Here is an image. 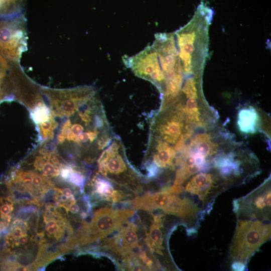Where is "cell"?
I'll use <instances>...</instances> for the list:
<instances>
[{"label": "cell", "instance_id": "obj_14", "mask_svg": "<svg viewBox=\"0 0 271 271\" xmlns=\"http://www.w3.org/2000/svg\"><path fill=\"white\" fill-rule=\"evenodd\" d=\"M24 0H0V16L22 12Z\"/></svg>", "mask_w": 271, "mask_h": 271}, {"label": "cell", "instance_id": "obj_17", "mask_svg": "<svg viewBox=\"0 0 271 271\" xmlns=\"http://www.w3.org/2000/svg\"><path fill=\"white\" fill-rule=\"evenodd\" d=\"M123 258L124 265L128 270H148L133 251Z\"/></svg>", "mask_w": 271, "mask_h": 271}, {"label": "cell", "instance_id": "obj_4", "mask_svg": "<svg viewBox=\"0 0 271 271\" xmlns=\"http://www.w3.org/2000/svg\"><path fill=\"white\" fill-rule=\"evenodd\" d=\"M26 20L23 12L0 16V54L18 63L27 47Z\"/></svg>", "mask_w": 271, "mask_h": 271}, {"label": "cell", "instance_id": "obj_3", "mask_svg": "<svg viewBox=\"0 0 271 271\" xmlns=\"http://www.w3.org/2000/svg\"><path fill=\"white\" fill-rule=\"evenodd\" d=\"M132 208L152 211L159 209L164 213L184 219L196 217L199 208L190 199L181 198L167 190L154 193H147L133 199Z\"/></svg>", "mask_w": 271, "mask_h": 271}, {"label": "cell", "instance_id": "obj_5", "mask_svg": "<svg viewBox=\"0 0 271 271\" xmlns=\"http://www.w3.org/2000/svg\"><path fill=\"white\" fill-rule=\"evenodd\" d=\"M123 61L138 77L151 82L163 94L166 86V78L162 71L157 54L151 46H147L138 54L124 56Z\"/></svg>", "mask_w": 271, "mask_h": 271}, {"label": "cell", "instance_id": "obj_1", "mask_svg": "<svg viewBox=\"0 0 271 271\" xmlns=\"http://www.w3.org/2000/svg\"><path fill=\"white\" fill-rule=\"evenodd\" d=\"M130 209L104 207L95 212L89 222L82 221L74 234L75 247L93 243L118 230L134 214Z\"/></svg>", "mask_w": 271, "mask_h": 271}, {"label": "cell", "instance_id": "obj_13", "mask_svg": "<svg viewBox=\"0 0 271 271\" xmlns=\"http://www.w3.org/2000/svg\"><path fill=\"white\" fill-rule=\"evenodd\" d=\"M9 71V63L0 56V103L14 99L13 95L10 93L11 83L8 77Z\"/></svg>", "mask_w": 271, "mask_h": 271}, {"label": "cell", "instance_id": "obj_9", "mask_svg": "<svg viewBox=\"0 0 271 271\" xmlns=\"http://www.w3.org/2000/svg\"><path fill=\"white\" fill-rule=\"evenodd\" d=\"M215 179L210 174L201 173L193 176L187 184L185 190L188 193L197 195L203 200L214 187Z\"/></svg>", "mask_w": 271, "mask_h": 271}, {"label": "cell", "instance_id": "obj_18", "mask_svg": "<svg viewBox=\"0 0 271 271\" xmlns=\"http://www.w3.org/2000/svg\"><path fill=\"white\" fill-rule=\"evenodd\" d=\"M182 92L187 98L198 97L197 81L195 78L188 79L182 88Z\"/></svg>", "mask_w": 271, "mask_h": 271}, {"label": "cell", "instance_id": "obj_6", "mask_svg": "<svg viewBox=\"0 0 271 271\" xmlns=\"http://www.w3.org/2000/svg\"><path fill=\"white\" fill-rule=\"evenodd\" d=\"M124 147L119 137L115 136L112 142L101 153L98 160V171L110 181L119 184L123 177H131L127 173V164L125 161Z\"/></svg>", "mask_w": 271, "mask_h": 271}, {"label": "cell", "instance_id": "obj_19", "mask_svg": "<svg viewBox=\"0 0 271 271\" xmlns=\"http://www.w3.org/2000/svg\"><path fill=\"white\" fill-rule=\"evenodd\" d=\"M68 181L71 185L79 188L80 192L82 193L85 181V177L84 176L82 172L77 168L74 167Z\"/></svg>", "mask_w": 271, "mask_h": 271}, {"label": "cell", "instance_id": "obj_7", "mask_svg": "<svg viewBox=\"0 0 271 271\" xmlns=\"http://www.w3.org/2000/svg\"><path fill=\"white\" fill-rule=\"evenodd\" d=\"M233 204V210L238 215H245L252 219H268L270 212V187L268 181L246 196L234 200Z\"/></svg>", "mask_w": 271, "mask_h": 271}, {"label": "cell", "instance_id": "obj_2", "mask_svg": "<svg viewBox=\"0 0 271 271\" xmlns=\"http://www.w3.org/2000/svg\"><path fill=\"white\" fill-rule=\"evenodd\" d=\"M270 236V224L259 220H238L230 247L233 261L247 263Z\"/></svg>", "mask_w": 271, "mask_h": 271}, {"label": "cell", "instance_id": "obj_10", "mask_svg": "<svg viewBox=\"0 0 271 271\" xmlns=\"http://www.w3.org/2000/svg\"><path fill=\"white\" fill-rule=\"evenodd\" d=\"M163 214L154 216L153 221L150 226L149 232L145 238V243L151 252L163 254V235L162 228L163 227L162 217Z\"/></svg>", "mask_w": 271, "mask_h": 271}, {"label": "cell", "instance_id": "obj_11", "mask_svg": "<svg viewBox=\"0 0 271 271\" xmlns=\"http://www.w3.org/2000/svg\"><path fill=\"white\" fill-rule=\"evenodd\" d=\"M92 185L94 193L107 201L117 202L124 197L121 191L114 190L110 181L102 177L95 176L92 180Z\"/></svg>", "mask_w": 271, "mask_h": 271}, {"label": "cell", "instance_id": "obj_21", "mask_svg": "<svg viewBox=\"0 0 271 271\" xmlns=\"http://www.w3.org/2000/svg\"><path fill=\"white\" fill-rule=\"evenodd\" d=\"M231 267L233 270H244L246 265L240 261H233Z\"/></svg>", "mask_w": 271, "mask_h": 271}, {"label": "cell", "instance_id": "obj_20", "mask_svg": "<svg viewBox=\"0 0 271 271\" xmlns=\"http://www.w3.org/2000/svg\"><path fill=\"white\" fill-rule=\"evenodd\" d=\"M39 124L44 139H46L48 137H52L53 130L57 125L52 117L49 120Z\"/></svg>", "mask_w": 271, "mask_h": 271}, {"label": "cell", "instance_id": "obj_15", "mask_svg": "<svg viewBox=\"0 0 271 271\" xmlns=\"http://www.w3.org/2000/svg\"><path fill=\"white\" fill-rule=\"evenodd\" d=\"M31 118L36 124H40L52 117L50 109L44 103H39L31 112Z\"/></svg>", "mask_w": 271, "mask_h": 271}, {"label": "cell", "instance_id": "obj_8", "mask_svg": "<svg viewBox=\"0 0 271 271\" xmlns=\"http://www.w3.org/2000/svg\"><path fill=\"white\" fill-rule=\"evenodd\" d=\"M104 245L115 254L123 257L139 246L136 225L127 221L115 235L106 239Z\"/></svg>", "mask_w": 271, "mask_h": 271}, {"label": "cell", "instance_id": "obj_16", "mask_svg": "<svg viewBox=\"0 0 271 271\" xmlns=\"http://www.w3.org/2000/svg\"><path fill=\"white\" fill-rule=\"evenodd\" d=\"M138 247L139 250L137 255L148 270H156L160 268V263L151 253L140 248V246Z\"/></svg>", "mask_w": 271, "mask_h": 271}, {"label": "cell", "instance_id": "obj_12", "mask_svg": "<svg viewBox=\"0 0 271 271\" xmlns=\"http://www.w3.org/2000/svg\"><path fill=\"white\" fill-rule=\"evenodd\" d=\"M259 116L253 107L241 108L238 113L237 124L239 130L245 134L254 133L257 129Z\"/></svg>", "mask_w": 271, "mask_h": 271}]
</instances>
